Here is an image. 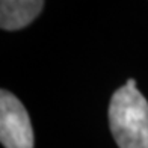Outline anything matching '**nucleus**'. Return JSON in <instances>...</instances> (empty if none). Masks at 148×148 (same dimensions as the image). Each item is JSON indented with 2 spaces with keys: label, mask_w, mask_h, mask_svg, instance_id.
<instances>
[{
  "label": "nucleus",
  "mask_w": 148,
  "mask_h": 148,
  "mask_svg": "<svg viewBox=\"0 0 148 148\" xmlns=\"http://www.w3.org/2000/svg\"><path fill=\"white\" fill-rule=\"evenodd\" d=\"M109 124L119 148H148V101L138 91L134 79H127L123 88L113 92Z\"/></svg>",
  "instance_id": "1"
},
{
  "label": "nucleus",
  "mask_w": 148,
  "mask_h": 148,
  "mask_svg": "<svg viewBox=\"0 0 148 148\" xmlns=\"http://www.w3.org/2000/svg\"><path fill=\"white\" fill-rule=\"evenodd\" d=\"M0 142L5 148H33V130L23 103L9 91L0 92Z\"/></svg>",
  "instance_id": "2"
},
{
  "label": "nucleus",
  "mask_w": 148,
  "mask_h": 148,
  "mask_svg": "<svg viewBox=\"0 0 148 148\" xmlns=\"http://www.w3.org/2000/svg\"><path fill=\"white\" fill-rule=\"evenodd\" d=\"M44 8L41 0H3L0 3V26L5 30H18L35 20Z\"/></svg>",
  "instance_id": "3"
}]
</instances>
